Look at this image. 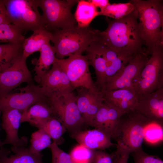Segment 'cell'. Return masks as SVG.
I'll return each instance as SVG.
<instances>
[{"mask_svg": "<svg viewBox=\"0 0 163 163\" xmlns=\"http://www.w3.org/2000/svg\"><path fill=\"white\" fill-rule=\"evenodd\" d=\"M107 24L104 31L93 29V40L117 53L133 57L145 50L136 14L134 11L119 20L106 19Z\"/></svg>", "mask_w": 163, "mask_h": 163, "instance_id": "obj_1", "label": "cell"}, {"mask_svg": "<svg viewBox=\"0 0 163 163\" xmlns=\"http://www.w3.org/2000/svg\"><path fill=\"white\" fill-rule=\"evenodd\" d=\"M135 6L142 39L149 55L163 47V2L161 0H131Z\"/></svg>", "mask_w": 163, "mask_h": 163, "instance_id": "obj_2", "label": "cell"}, {"mask_svg": "<svg viewBox=\"0 0 163 163\" xmlns=\"http://www.w3.org/2000/svg\"><path fill=\"white\" fill-rule=\"evenodd\" d=\"M50 32L51 41L55 52V57L63 59L66 56L82 55L93 40V29L89 27L82 28L77 25Z\"/></svg>", "mask_w": 163, "mask_h": 163, "instance_id": "obj_3", "label": "cell"}, {"mask_svg": "<svg viewBox=\"0 0 163 163\" xmlns=\"http://www.w3.org/2000/svg\"><path fill=\"white\" fill-rule=\"evenodd\" d=\"M155 123L137 111L126 114L121 117L114 139L117 149L130 153L142 150L147 127Z\"/></svg>", "mask_w": 163, "mask_h": 163, "instance_id": "obj_4", "label": "cell"}, {"mask_svg": "<svg viewBox=\"0 0 163 163\" xmlns=\"http://www.w3.org/2000/svg\"><path fill=\"white\" fill-rule=\"evenodd\" d=\"M76 0H37L42 9L43 27L51 31L77 25L71 9L78 3Z\"/></svg>", "mask_w": 163, "mask_h": 163, "instance_id": "obj_5", "label": "cell"}, {"mask_svg": "<svg viewBox=\"0 0 163 163\" xmlns=\"http://www.w3.org/2000/svg\"><path fill=\"white\" fill-rule=\"evenodd\" d=\"M11 21L23 32L43 27L37 0H3Z\"/></svg>", "mask_w": 163, "mask_h": 163, "instance_id": "obj_6", "label": "cell"}, {"mask_svg": "<svg viewBox=\"0 0 163 163\" xmlns=\"http://www.w3.org/2000/svg\"><path fill=\"white\" fill-rule=\"evenodd\" d=\"M133 87L139 95L163 87V47H156L152 51Z\"/></svg>", "mask_w": 163, "mask_h": 163, "instance_id": "obj_7", "label": "cell"}, {"mask_svg": "<svg viewBox=\"0 0 163 163\" xmlns=\"http://www.w3.org/2000/svg\"><path fill=\"white\" fill-rule=\"evenodd\" d=\"M73 92L49 99L53 115L71 134L82 130L85 124L78 109Z\"/></svg>", "mask_w": 163, "mask_h": 163, "instance_id": "obj_8", "label": "cell"}, {"mask_svg": "<svg viewBox=\"0 0 163 163\" xmlns=\"http://www.w3.org/2000/svg\"><path fill=\"white\" fill-rule=\"evenodd\" d=\"M54 62L66 73L75 89L82 88L93 91L99 90L92 80L85 55H72L61 59L56 58Z\"/></svg>", "mask_w": 163, "mask_h": 163, "instance_id": "obj_9", "label": "cell"}, {"mask_svg": "<svg viewBox=\"0 0 163 163\" xmlns=\"http://www.w3.org/2000/svg\"><path fill=\"white\" fill-rule=\"evenodd\" d=\"M149 55L145 50L135 55L116 74L108 78L101 91L133 88V84L145 65Z\"/></svg>", "mask_w": 163, "mask_h": 163, "instance_id": "obj_10", "label": "cell"}, {"mask_svg": "<svg viewBox=\"0 0 163 163\" xmlns=\"http://www.w3.org/2000/svg\"><path fill=\"white\" fill-rule=\"evenodd\" d=\"M27 58L22 53L1 71L0 97L8 94L12 90L23 83L27 82L30 84L32 78L27 66Z\"/></svg>", "mask_w": 163, "mask_h": 163, "instance_id": "obj_11", "label": "cell"}, {"mask_svg": "<svg viewBox=\"0 0 163 163\" xmlns=\"http://www.w3.org/2000/svg\"><path fill=\"white\" fill-rule=\"evenodd\" d=\"M20 90L19 93L8 94L0 97L1 111L6 109H13L22 113L34 104L48 100L41 86L29 84Z\"/></svg>", "mask_w": 163, "mask_h": 163, "instance_id": "obj_12", "label": "cell"}, {"mask_svg": "<svg viewBox=\"0 0 163 163\" xmlns=\"http://www.w3.org/2000/svg\"><path fill=\"white\" fill-rule=\"evenodd\" d=\"M52 66L40 82L47 97L49 99L73 92L75 89L59 65L54 62Z\"/></svg>", "mask_w": 163, "mask_h": 163, "instance_id": "obj_13", "label": "cell"}, {"mask_svg": "<svg viewBox=\"0 0 163 163\" xmlns=\"http://www.w3.org/2000/svg\"><path fill=\"white\" fill-rule=\"evenodd\" d=\"M136 111L154 123L162 125L163 87L151 93L139 95Z\"/></svg>", "mask_w": 163, "mask_h": 163, "instance_id": "obj_14", "label": "cell"}, {"mask_svg": "<svg viewBox=\"0 0 163 163\" xmlns=\"http://www.w3.org/2000/svg\"><path fill=\"white\" fill-rule=\"evenodd\" d=\"M101 91L104 102L114 107L123 115L136 111L139 95L134 88Z\"/></svg>", "mask_w": 163, "mask_h": 163, "instance_id": "obj_15", "label": "cell"}, {"mask_svg": "<svg viewBox=\"0 0 163 163\" xmlns=\"http://www.w3.org/2000/svg\"><path fill=\"white\" fill-rule=\"evenodd\" d=\"M1 112L2 126L6 134L3 145H11L15 148L25 147L28 142L27 138L25 136L20 138L18 134L22 112L13 109H4Z\"/></svg>", "mask_w": 163, "mask_h": 163, "instance_id": "obj_16", "label": "cell"}, {"mask_svg": "<svg viewBox=\"0 0 163 163\" xmlns=\"http://www.w3.org/2000/svg\"><path fill=\"white\" fill-rule=\"evenodd\" d=\"M78 89L76 96L79 110L86 125L90 126L98 110L104 102L101 91L85 88Z\"/></svg>", "mask_w": 163, "mask_h": 163, "instance_id": "obj_17", "label": "cell"}, {"mask_svg": "<svg viewBox=\"0 0 163 163\" xmlns=\"http://www.w3.org/2000/svg\"><path fill=\"white\" fill-rule=\"evenodd\" d=\"M85 56L89 65L94 68L95 75V85L101 91L104 88L106 80V61L99 42L93 40L86 50Z\"/></svg>", "mask_w": 163, "mask_h": 163, "instance_id": "obj_18", "label": "cell"}, {"mask_svg": "<svg viewBox=\"0 0 163 163\" xmlns=\"http://www.w3.org/2000/svg\"><path fill=\"white\" fill-rule=\"evenodd\" d=\"M71 136L79 144L92 150H101L115 145L111 142V138L107 134L95 128L81 130L72 134Z\"/></svg>", "mask_w": 163, "mask_h": 163, "instance_id": "obj_19", "label": "cell"}, {"mask_svg": "<svg viewBox=\"0 0 163 163\" xmlns=\"http://www.w3.org/2000/svg\"><path fill=\"white\" fill-rule=\"evenodd\" d=\"M53 115L49 100L37 102L22 113L21 122H28L38 128Z\"/></svg>", "mask_w": 163, "mask_h": 163, "instance_id": "obj_20", "label": "cell"}, {"mask_svg": "<svg viewBox=\"0 0 163 163\" xmlns=\"http://www.w3.org/2000/svg\"><path fill=\"white\" fill-rule=\"evenodd\" d=\"M11 150L14 154L9 155L10 150L0 148V163H43V154L41 153H33L29 148L12 147Z\"/></svg>", "mask_w": 163, "mask_h": 163, "instance_id": "obj_21", "label": "cell"}, {"mask_svg": "<svg viewBox=\"0 0 163 163\" xmlns=\"http://www.w3.org/2000/svg\"><path fill=\"white\" fill-rule=\"evenodd\" d=\"M52 38L51 33L44 27L40 28L33 31V34L25 38L22 43L23 54L27 58L34 53L40 52L42 46Z\"/></svg>", "mask_w": 163, "mask_h": 163, "instance_id": "obj_22", "label": "cell"}, {"mask_svg": "<svg viewBox=\"0 0 163 163\" xmlns=\"http://www.w3.org/2000/svg\"><path fill=\"white\" fill-rule=\"evenodd\" d=\"M40 52L39 57L33 70L36 75V79L39 83L42 76L50 69L56 58L54 49L50 42L43 44Z\"/></svg>", "mask_w": 163, "mask_h": 163, "instance_id": "obj_23", "label": "cell"}, {"mask_svg": "<svg viewBox=\"0 0 163 163\" xmlns=\"http://www.w3.org/2000/svg\"><path fill=\"white\" fill-rule=\"evenodd\" d=\"M99 13L97 8L89 0H81L78 1L74 16L78 27L86 28Z\"/></svg>", "mask_w": 163, "mask_h": 163, "instance_id": "obj_24", "label": "cell"}, {"mask_svg": "<svg viewBox=\"0 0 163 163\" xmlns=\"http://www.w3.org/2000/svg\"><path fill=\"white\" fill-rule=\"evenodd\" d=\"M134 9L135 6L131 1L126 3L110 4L99 11V16L104 15L119 20L130 14Z\"/></svg>", "mask_w": 163, "mask_h": 163, "instance_id": "obj_25", "label": "cell"}, {"mask_svg": "<svg viewBox=\"0 0 163 163\" xmlns=\"http://www.w3.org/2000/svg\"><path fill=\"white\" fill-rule=\"evenodd\" d=\"M44 131L58 145L63 142L62 136L67 130L56 117L52 116L38 128Z\"/></svg>", "mask_w": 163, "mask_h": 163, "instance_id": "obj_26", "label": "cell"}, {"mask_svg": "<svg viewBox=\"0 0 163 163\" xmlns=\"http://www.w3.org/2000/svg\"><path fill=\"white\" fill-rule=\"evenodd\" d=\"M22 33L12 24H0V43L22 44L25 39Z\"/></svg>", "mask_w": 163, "mask_h": 163, "instance_id": "obj_27", "label": "cell"}, {"mask_svg": "<svg viewBox=\"0 0 163 163\" xmlns=\"http://www.w3.org/2000/svg\"><path fill=\"white\" fill-rule=\"evenodd\" d=\"M22 44H0V71L7 67L12 60L23 53Z\"/></svg>", "mask_w": 163, "mask_h": 163, "instance_id": "obj_28", "label": "cell"}, {"mask_svg": "<svg viewBox=\"0 0 163 163\" xmlns=\"http://www.w3.org/2000/svg\"><path fill=\"white\" fill-rule=\"evenodd\" d=\"M51 139L50 136L44 131L38 129L32 133L29 149L33 153H40L42 150L49 147L51 144Z\"/></svg>", "mask_w": 163, "mask_h": 163, "instance_id": "obj_29", "label": "cell"}, {"mask_svg": "<svg viewBox=\"0 0 163 163\" xmlns=\"http://www.w3.org/2000/svg\"><path fill=\"white\" fill-rule=\"evenodd\" d=\"M95 150L79 144L72 150L69 154L73 163H84L94 160Z\"/></svg>", "mask_w": 163, "mask_h": 163, "instance_id": "obj_30", "label": "cell"}, {"mask_svg": "<svg viewBox=\"0 0 163 163\" xmlns=\"http://www.w3.org/2000/svg\"><path fill=\"white\" fill-rule=\"evenodd\" d=\"M108 104L103 103L90 124V126L101 130L105 133L108 118Z\"/></svg>", "mask_w": 163, "mask_h": 163, "instance_id": "obj_31", "label": "cell"}, {"mask_svg": "<svg viewBox=\"0 0 163 163\" xmlns=\"http://www.w3.org/2000/svg\"><path fill=\"white\" fill-rule=\"evenodd\" d=\"M48 148L52 153L51 163H73L70 154L60 149L55 142L51 143Z\"/></svg>", "mask_w": 163, "mask_h": 163, "instance_id": "obj_32", "label": "cell"}, {"mask_svg": "<svg viewBox=\"0 0 163 163\" xmlns=\"http://www.w3.org/2000/svg\"><path fill=\"white\" fill-rule=\"evenodd\" d=\"M132 154L135 163H163L159 157L149 155L142 149Z\"/></svg>", "mask_w": 163, "mask_h": 163, "instance_id": "obj_33", "label": "cell"}, {"mask_svg": "<svg viewBox=\"0 0 163 163\" xmlns=\"http://www.w3.org/2000/svg\"><path fill=\"white\" fill-rule=\"evenodd\" d=\"M115 154H109L101 150H95L94 163H114L116 161Z\"/></svg>", "mask_w": 163, "mask_h": 163, "instance_id": "obj_34", "label": "cell"}, {"mask_svg": "<svg viewBox=\"0 0 163 163\" xmlns=\"http://www.w3.org/2000/svg\"><path fill=\"white\" fill-rule=\"evenodd\" d=\"M10 23L11 21L4 0H0V24Z\"/></svg>", "mask_w": 163, "mask_h": 163, "instance_id": "obj_35", "label": "cell"}, {"mask_svg": "<svg viewBox=\"0 0 163 163\" xmlns=\"http://www.w3.org/2000/svg\"><path fill=\"white\" fill-rule=\"evenodd\" d=\"M117 156L115 163H127L130 153L123 150H117L115 153Z\"/></svg>", "mask_w": 163, "mask_h": 163, "instance_id": "obj_36", "label": "cell"}, {"mask_svg": "<svg viewBox=\"0 0 163 163\" xmlns=\"http://www.w3.org/2000/svg\"><path fill=\"white\" fill-rule=\"evenodd\" d=\"M96 7L99 8L100 10L104 8L110 3L108 0H89Z\"/></svg>", "mask_w": 163, "mask_h": 163, "instance_id": "obj_37", "label": "cell"}, {"mask_svg": "<svg viewBox=\"0 0 163 163\" xmlns=\"http://www.w3.org/2000/svg\"><path fill=\"white\" fill-rule=\"evenodd\" d=\"M1 112H1V110H0V113H1ZM3 145V144H2V142H1V140H0V148H1L2 147V146Z\"/></svg>", "mask_w": 163, "mask_h": 163, "instance_id": "obj_38", "label": "cell"}, {"mask_svg": "<svg viewBox=\"0 0 163 163\" xmlns=\"http://www.w3.org/2000/svg\"><path fill=\"white\" fill-rule=\"evenodd\" d=\"M84 163H94V160L93 161H90Z\"/></svg>", "mask_w": 163, "mask_h": 163, "instance_id": "obj_39", "label": "cell"}, {"mask_svg": "<svg viewBox=\"0 0 163 163\" xmlns=\"http://www.w3.org/2000/svg\"><path fill=\"white\" fill-rule=\"evenodd\" d=\"M1 71H0V74H1Z\"/></svg>", "mask_w": 163, "mask_h": 163, "instance_id": "obj_40", "label": "cell"}]
</instances>
